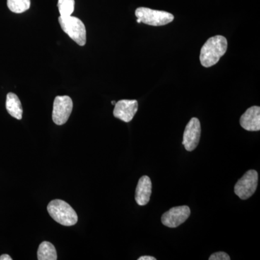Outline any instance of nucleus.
<instances>
[{"mask_svg": "<svg viewBox=\"0 0 260 260\" xmlns=\"http://www.w3.org/2000/svg\"><path fill=\"white\" fill-rule=\"evenodd\" d=\"M227 39L223 36H215L205 43L200 51V59L205 68H210L218 62L226 52Z\"/></svg>", "mask_w": 260, "mask_h": 260, "instance_id": "obj_1", "label": "nucleus"}, {"mask_svg": "<svg viewBox=\"0 0 260 260\" xmlns=\"http://www.w3.org/2000/svg\"><path fill=\"white\" fill-rule=\"evenodd\" d=\"M48 213L58 223L72 226L77 223L78 215L68 203L61 200H54L47 205Z\"/></svg>", "mask_w": 260, "mask_h": 260, "instance_id": "obj_2", "label": "nucleus"}, {"mask_svg": "<svg viewBox=\"0 0 260 260\" xmlns=\"http://www.w3.org/2000/svg\"><path fill=\"white\" fill-rule=\"evenodd\" d=\"M59 23L61 29L78 45L86 44V29L79 18L72 16H59Z\"/></svg>", "mask_w": 260, "mask_h": 260, "instance_id": "obj_3", "label": "nucleus"}, {"mask_svg": "<svg viewBox=\"0 0 260 260\" xmlns=\"http://www.w3.org/2000/svg\"><path fill=\"white\" fill-rule=\"evenodd\" d=\"M135 16L141 23L153 26H161L172 23L174 16L171 13L161 10H155L147 8H138L135 10Z\"/></svg>", "mask_w": 260, "mask_h": 260, "instance_id": "obj_4", "label": "nucleus"}, {"mask_svg": "<svg viewBox=\"0 0 260 260\" xmlns=\"http://www.w3.org/2000/svg\"><path fill=\"white\" fill-rule=\"evenodd\" d=\"M258 184V173L249 170L244 174L234 186V192L241 200H247L255 192Z\"/></svg>", "mask_w": 260, "mask_h": 260, "instance_id": "obj_5", "label": "nucleus"}, {"mask_svg": "<svg viewBox=\"0 0 260 260\" xmlns=\"http://www.w3.org/2000/svg\"><path fill=\"white\" fill-rule=\"evenodd\" d=\"M73 103L68 95L56 96L53 104L52 119L57 125H62L69 119Z\"/></svg>", "mask_w": 260, "mask_h": 260, "instance_id": "obj_6", "label": "nucleus"}, {"mask_svg": "<svg viewBox=\"0 0 260 260\" xmlns=\"http://www.w3.org/2000/svg\"><path fill=\"white\" fill-rule=\"evenodd\" d=\"M190 213V208L186 205L174 207L162 215L161 222L166 226L174 229L184 223Z\"/></svg>", "mask_w": 260, "mask_h": 260, "instance_id": "obj_7", "label": "nucleus"}, {"mask_svg": "<svg viewBox=\"0 0 260 260\" xmlns=\"http://www.w3.org/2000/svg\"><path fill=\"white\" fill-rule=\"evenodd\" d=\"M200 135H201V126L198 118H191L190 121L186 124L183 135L182 144L187 151L194 150L199 144Z\"/></svg>", "mask_w": 260, "mask_h": 260, "instance_id": "obj_8", "label": "nucleus"}, {"mask_svg": "<svg viewBox=\"0 0 260 260\" xmlns=\"http://www.w3.org/2000/svg\"><path fill=\"white\" fill-rule=\"evenodd\" d=\"M138 109V103L136 100H120L116 102L114 109V116L117 119L129 122Z\"/></svg>", "mask_w": 260, "mask_h": 260, "instance_id": "obj_9", "label": "nucleus"}, {"mask_svg": "<svg viewBox=\"0 0 260 260\" xmlns=\"http://www.w3.org/2000/svg\"><path fill=\"white\" fill-rule=\"evenodd\" d=\"M240 124L247 131H259L260 107L254 106L249 108L241 116Z\"/></svg>", "mask_w": 260, "mask_h": 260, "instance_id": "obj_10", "label": "nucleus"}, {"mask_svg": "<svg viewBox=\"0 0 260 260\" xmlns=\"http://www.w3.org/2000/svg\"><path fill=\"white\" fill-rule=\"evenodd\" d=\"M152 194V182L150 177L143 176L139 179L135 190V200L140 206L146 205Z\"/></svg>", "mask_w": 260, "mask_h": 260, "instance_id": "obj_11", "label": "nucleus"}, {"mask_svg": "<svg viewBox=\"0 0 260 260\" xmlns=\"http://www.w3.org/2000/svg\"><path fill=\"white\" fill-rule=\"evenodd\" d=\"M6 109L10 115L18 120L23 117V107L16 94L9 93L7 95Z\"/></svg>", "mask_w": 260, "mask_h": 260, "instance_id": "obj_12", "label": "nucleus"}, {"mask_svg": "<svg viewBox=\"0 0 260 260\" xmlns=\"http://www.w3.org/2000/svg\"><path fill=\"white\" fill-rule=\"evenodd\" d=\"M37 256L39 260H56L57 259L55 247L49 242H42L39 245Z\"/></svg>", "mask_w": 260, "mask_h": 260, "instance_id": "obj_13", "label": "nucleus"}, {"mask_svg": "<svg viewBox=\"0 0 260 260\" xmlns=\"http://www.w3.org/2000/svg\"><path fill=\"white\" fill-rule=\"evenodd\" d=\"M8 8L15 13H22L30 7V0H8Z\"/></svg>", "mask_w": 260, "mask_h": 260, "instance_id": "obj_14", "label": "nucleus"}, {"mask_svg": "<svg viewBox=\"0 0 260 260\" xmlns=\"http://www.w3.org/2000/svg\"><path fill=\"white\" fill-rule=\"evenodd\" d=\"M58 10L60 16H70L75 10V0H58Z\"/></svg>", "mask_w": 260, "mask_h": 260, "instance_id": "obj_15", "label": "nucleus"}, {"mask_svg": "<svg viewBox=\"0 0 260 260\" xmlns=\"http://www.w3.org/2000/svg\"><path fill=\"white\" fill-rule=\"evenodd\" d=\"M231 258L229 254L223 251H219L212 254L209 257V260H230Z\"/></svg>", "mask_w": 260, "mask_h": 260, "instance_id": "obj_16", "label": "nucleus"}, {"mask_svg": "<svg viewBox=\"0 0 260 260\" xmlns=\"http://www.w3.org/2000/svg\"><path fill=\"white\" fill-rule=\"evenodd\" d=\"M138 260H156L153 256H142L138 258Z\"/></svg>", "mask_w": 260, "mask_h": 260, "instance_id": "obj_17", "label": "nucleus"}, {"mask_svg": "<svg viewBox=\"0 0 260 260\" xmlns=\"http://www.w3.org/2000/svg\"><path fill=\"white\" fill-rule=\"evenodd\" d=\"M12 257H10V256L8 255V254H3V255L0 256V260H12Z\"/></svg>", "mask_w": 260, "mask_h": 260, "instance_id": "obj_18", "label": "nucleus"}, {"mask_svg": "<svg viewBox=\"0 0 260 260\" xmlns=\"http://www.w3.org/2000/svg\"><path fill=\"white\" fill-rule=\"evenodd\" d=\"M137 22H138V23H141V21H140V19H137Z\"/></svg>", "mask_w": 260, "mask_h": 260, "instance_id": "obj_19", "label": "nucleus"}, {"mask_svg": "<svg viewBox=\"0 0 260 260\" xmlns=\"http://www.w3.org/2000/svg\"><path fill=\"white\" fill-rule=\"evenodd\" d=\"M116 103V102H114V101H113V102H112V104H113V105H115Z\"/></svg>", "mask_w": 260, "mask_h": 260, "instance_id": "obj_20", "label": "nucleus"}]
</instances>
